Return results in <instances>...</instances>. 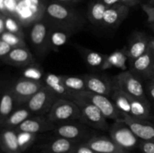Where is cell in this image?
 I'll return each mask as SVG.
<instances>
[{
	"label": "cell",
	"mask_w": 154,
	"mask_h": 153,
	"mask_svg": "<svg viewBox=\"0 0 154 153\" xmlns=\"http://www.w3.org/2000/svg\"><path fill=\"white\" fill-rule=\"evenodd\" d=\"M45 16L51 26L65 28L73 33L81 29L85 24V20L79 12L69 5L54 1L46 4Z\"/></svg>",
	"instance_id": "obj_1"
},
{
	"label": "cell",
	"mask_w": 154,
	"mask_h": 153,
	"mask_svg": "<svg viewBox=\"0 0 154 153\" xmlns=\"http://www.w3.org/2000/svg\"><path fill=\"white\" fill-rule=\"evenodd\" d=\"M72 100H75L81 110L80 121L87 125L95 129L106 130L108 129L107 118L100 110L87 99L78 95H73Z\"/></svg>",
	"instance_id": "obj_2"
},
{
	"label": "cell",
	"mask_w": 154,
	"mask_h": 153,
	"mask_svg": "<svg viewBox=\"0 0 154 153\" xmlns=\"http://www.w3.org/2000/svg\"><path fill=\"white\" fill-rule=\"evenodd\" d=\"M47 117L52 122H68L80 119L81 110L72 99L59 98L54 103Z\"/></svg>",
	"instance_id": "obj_3"
},
{
	"label": "cell",
	"mask_w": 154,
	"mask_h": 153,
	"mask_svg": "<svg viewBox=\"0 0 154 153\" xmlns=\"http://www.w3.org/2000/svg\"><path fill=\"white\" fill-rule=\"evenodd\" d=\"M110 137L123 149L129 152L138 146L140 140L123 121H115L109 129Z\"/></svg>",
	"instance_id": "obj_4"
},
{
	"label": "cell",
	"mask_w": 154,
	"mask_h": 153,
	"mask_svg": "<svg viewBox=\"0 0 154 153\" xmlns=\"http://www.w3.org/2000/svg\"><path fill=\"white\" fill-rule=\"evenodd\" d=\"M58 98V96L51 88L44 85L25 105L33 115L44 116L48 114Z\"/></svg>",
	"instance_id": "obj_5"
},
{
	"label": "cell",
	"mask_w": 154,
	"mask_h": 153,
	"mask_svg": "<svg viewBox=\"0 0 154 153\" xmlns=\"http://www.w3.org/2000/svg\"><path fill=\"white\" fill-rule=\"evenodd\" d=\"M73 95L80 96L90 100L100 110L107 118L113 119L114 121H120L123 119V113L117 109L114 102L110 100L108 96L96 94L87 90Z\"/></svg>",
	"instance_id": "obj_6"
},
{
	"label": "cell",
	"mask_w": 154,
	"mask_h": 153,
	"mask_svg": "<svg viewBox=\"0 0 154 153\" xmlns=\"http://www.w3.org/2000/svg\"><path fill=\"white\" fill-rule=\"evenodd\" d=\"M51 26L46 20H39L32 25L29 38L33 47L40 56H45L49 49Z\"/></svg>",
	"instance_id": "obj_7"
},
{
	"label": "cell",
	"mask_w": 154,
	"mask_h": 153,
	"mask_svg": "<svg viewBox=\"0 0 154 153\" xmlns=\"http://www.w3.org/2000/svg\"><path fill=\"white\" fill-rule=\"evenodd\" d=\"M117 86L129 95L135 98H146L144 87L141 78L131 70H123L115 76Z\"/></svg>",
	"instance_id": "obj_8"
},
{
	"label": "cell",
	"mask_w": 154,
	"mask_h": 153,
	"mask_svg": "<svg viewBox=\"0 0 154 153\" xmlns=\"http://www.w3.org/2000/svg\"><path fill=\"white\" fill-rule=\"evenodd\" d=\"M44 85L43 82L31 80L24 77L17 80L11 86L16 100L17 106L25 105Z\"/></svg>",
	"instance_id": "obj_9"
},
{
	"label": "cell",
	"mask_w": 154,
	"mask_h": 153,
	"mask_svg": "<svg viewBox=\"0 0 154 153\" xmlns=\"http://www.w3.org/2000/svg\"><path fill=\"white\" fill-rule=\"evenodd\" d=\"M54 131L60 137L66 138L77 142H85L91 136L90 131L86 126L72 122L60 123L55 127Z\"/></svg>",
	"instance_id": "obj_10"
},
{
	"label": "cell",
	"mask_w": 154,
	"mask_h": 153,
	"mask_svg": "<svg viewBox=\"0 0 154 153\" xmlns=\"http://www.w3.org/2000/svg\"><path fill=\"white\" fill-rule=\"evenodd\" d=\"M129 126L139 140L154 142V124L148 119H139L126 113H123V119Z\"/></svg>",
	"instance_id": "obj_11"
},
{
	"label": "cell",
	"mask_w": 154,
	"mask_h": 153,
	"mask_svg": "<svg viewBox=\"0 0 154 153\" xmlns=\"http://www.w3.org/2000/svg\"><path fill=\"white\" fill-rule=\"evenodd\" d=\"M153 62L154 52L150 43L148 50L143 55L130 61V70L140 78L151 79Z\"/></svg>",
	"instance_id": "obj_12"
},
{
	"label": "cell",
	"mask_w": 154,
	"mask_h": 153,
	"mask_svg": "<svg viewBox=\"0 0 154 153\" xmlns=\"http://www.w3.org/2000/svg\"><path fill=\"white\" fill-rule=\"evenodd\" d=\"M54 123L48 119V117L44 116H36L34 117H29L22 124L15 128L17 132L24 131L33 134H39L43 132L54 130Z\"/></svg>",
	"instance_id": "obj_13"
},
{
	"label": "cell",
	"mask_w": 154,
	"mask_h": 153,
	"mask_svg": "<svg viewBox=\"0 0 154 153\" xmlns=\"http://www.w3.org/2000/svg\"><path fill=\"white\" fill-rule=\"evenodd\" d=\"M150 37L145 33L141 32H136L134 33L126 46V52L129 61L135 59L141 56L148 50L150 43Z\"/></svg>",
	"instance_id": "obj_14"
},
{
	"label": "cell",
	"mask_w": 154,
	"mask_h": 153,
	"mask_svg": "<svg viewBox=\"0 0 154 153\" xmlns=\"http://www.w3.org/2000/svg\"><path fill=\"white\" fill-rule=\"evenodd\" d=\"M84 142L98 153H129L119 146L110 136H93Z\"/></svg>",
	"instance_id": "obj_15"
},
{
	"label": "cell",
	"mask_w": 154,
	"mask_h": 153,
	"mask_svg": "<svg viewBox=\"0 0 154 153\" xmlns=\"http://www.w3.org/2000/svg\"><path fill=\"white\" fill-rule=\"evenodd\" d=\"M84 76L87 91L106 96L111 94L114 86L109 79L96 74H87Z\"/></svg>",
	"instance_id": "obj_16"
},
{
	"label": "cell",
	"mask_w": 154,
	"mask_h": 153,
	"mask_svg": "<svg viewBox=\"0 0 154 153\" xmlns=\"http://www.w3.org/2000/svg\"><path fill=\"white\" fill-rule=\"evenodd\" d=\"M130 8L123 4H116L107 8L102 26L107 28H116L127 17Z\"/></svg>",
	"instance_id": "obj_17"
},
{
	"label": "cell",
	"mask_w": 154,
	"mask_h": 153,
	"mask_svg": "<svg viewBox=\"0 0 154 153\" xmlns=\"http://www.w3.org/2000/svg\"><path fill=\"white\" fill-rule=\"evenodd\" d=\"M3 62L15 67H26L34 64L35 58L27 46L13 48L8 56L2 60Z\"/></svg>",
	"instance_id": "obj_18"
},
{
	"label": "cell",
	"mask_w": 154,
	"mask_h": 153,
	"mask_svg": "<svg viewBox=\"0 0 154 153\" xmlns=\"http://www.w3.org/2000/svg\"><path fill=\"white\" fill-rule=\"evenodd\" d=\"M45 86L51 88L59 98L72 99L73 94L66 88L63 80V75L48 73L45 74L44 79Z\"/></svg>",
	"instance_id": "obj_19"
},
{
	"label": "cell",
	"mask_w": 154,
	"mask_h": 153,
	"mask_svg": "<svg viewBox=\"0 0 154 153\" xmlns=\"http://www.w3.org/2000/svg\"><path fill=\"white\" fill-rule=\"evenodd\" d=\"M51 26V25H50ZM74 33L65 28L51 26L49 32V49L50 50H60L61 47L66 44L69 38Z\"/></svg>",
	"instance_id": "obj_20"
},
{
	"label": "cell",
	"mask_w": 154,
	"mask_h": 153,
	"mask_svg": "<svg viewBox=\"0 0 154 153\" xmlns=\"http://www.w3.org/2000/svg\"><path fill=\"white\" fill-rule=\"evenodd\" d=\"M0 146L4 153H22L18 142L17 132L13 128H3Z\"/></svg>",
	"instance_id": "obj_21"
},
{
	"label": "cell",
	"mask_w": 154,
	"mask_h": 153,
	"mask_svg": "<svg viewBox=\"0 0 154 153\" xmlns=\"http://www.w3.org/2000/svg\"><path fill=\"white\" fill-rule=\"evenodd\" d=\"M129 59L127 52H126V46L120 50H117L111 53L108 54L102 65L101 70H105L108 69L116 68L123 70H126V62Z\"/></svg>",
	"instance_id": "obj_22"
},
{
	"label": "cell",
	"mask_w": 154,
	"mask_h": 153,
	"mask_svg": "<svg viewBox=\"0 0 154 153\" xmlns=\"http://www.w3.org/2000/svg\"><path fill=\"white\" fill-rule=\"evenodd\" d=\"M78 143L79 142L58 136L42 146V149L45 153H72Z\"/></svg>",
	"instance_id": "obj_23"
},
{
	"label": "cell",
	"mask_w": 154,
	"mask_h": 153,
	"mask_svg": "<svg viewBox=\"0 0 154 153\" xmlns=\"http://www.w3.org/2000/svg\"><path fill=\"white\" fill-rule=\"evenodd\" d=\"M76 48L82 57L84 62L92 68L101 70L105 62L108 54H103L93 50L87 49L81 46H77Z\"/></svg>",
	"instance_id": "obj_24"
},
{
	"label": "cell",
	"mask_w": 154,
	"mask_h": 153,
	"mask_svg": "<svg viewBox=\"0 0 154 153\" xmlns=\"http://www.w3.org/2000/svg\"><path fill=\"white\" fill-rule=\"evenodd\" d=\"M130 116L139 119H148L150 117V104L147 98L131 96Z\"/></svg>",
	"instance_id": "obj_25"
},
{
	"label": "cell",
	"mask_w": 154,
	"mask_h": 153,
	"mask_svg": "<svg viewBox=\"0 0 154 153\" xmlns=\"http://www.w3.org/2000/svg\"><path fill=\"white\" fill-rule=\"evenodd\" d=\"M17 106L16 100L11 87H8L2 92L0 104V124H2L9 115Z\"/></svg>",
	"instance_id": "obj_26"
},
{
	"label": "cell",
	"mask_w": 154,
	"mask_h": 153,
	"mask_svg": "<svg viewBox=\"0 0 154 153\" xmlns=\"http://www.w3.org/2000/svg\"><path fill=\"white\" fill-rule=\"evenodd\" d=\"M32 115L33 114L32 113L31 111L27 108L26 105H24L23 106H21L14 110L1 125L4 128H6L15 129L27 118L31 117Z\"/></svg>",
	"instance_id": "obj_27"
},
{
	"label": "cell",
	"mask_w": 154,
	"mask_h": 153,
	"mask_svg": "<svg viewBox=\"0 0 154 153\" xmlns=\"http://www.w3.org/2000/svg\"><path fill=\"white\" fill-rule=\"evenodd\" d=\"M111 95L117 109L122 113L129 115L131 112V95L128 94L116 85L114 86Z\"/></svg>",
	"instance_id": "obj_28"
},
{
	"label": "cell",
	"mask_w": 154,
	"mask_h": 153,
	"mask_svg": "<svg viewBox=\"0 0 154 153\" xmlns=\"http://www.w3.org/2000/svg\"><path fill=\"white\" fill-rule=\"evenodd\" d=\"M107 8L108 7L99 0L90 3L87 10V16L90 22L96 26L102 25Z\"/></svg>",
	"instance_id": "obj_29"
},
{
	"label": "cell",
	"mask_w": 154,
	"mask_h": 153,
	"mask_svg": "<svg viewBox=\"0 0 154 153\" xmlns=\"http://www.w3.org/2000/svg\"><path fill=\"white\" fill-rule=\"evenodd\" d=\"M63 80L66 88L72 94H78L87 90L85 78L84 76L63 75Z\"/></svg>",
	"instance_id": "obj_30"
},
{
	"label": "cell",
	"mask_w": 154,
	"mask_h": 153,
	"mask_svg": "<svg viewBox=\"0 0 154 153\" xmlns=\"http://www.w3.org/2000/svg\"><path fill=\"white\" fill-rule=\"evenodd\" d=\"M22 75L23 77L26 79L43 82L45 76L44 74L43 69L35 63L24 68L23 70L22 71Z\"/></svg>",
	"instance_id": "obj_31"
},
{
	"label": "cell",
	"mask_w": 154,
	"mask_h": 153,
	"mask_svg": "<svg viewBox=\"0 0 154 153\" xmlns=\"http://www.w3.org/2000/svg\"><path fill=\"white\" fill-rule=\"evenodd\" d=\"M0 40L5 41L6 43L8 44L13 48L26 47V46H27L25 39H24V36L14 34V33L9 32L8 31H5L2 34H1Z\"/></svg>",
	"instance_id": "obj_32"
},
{
	"label": "cell",
	"mask_w": 154,
	"mask_h": 153,
	"mask_svg": "<svg viewBox=\"0 0 154 153\" xmlns=\"http://www.w3.org/2000/svg\"><path fill=\"white\" fill-rule=\"evenodd\" d=\"M37 134L29 133V132L19 131L17 132L18 142L22 152L26 151L37 140Z\"/></svg>",
	"instance_id": "obj_33"
},
{
	"label": "cell",
	"mask_w": 154,
	"mask_h": 153,
	"mask_svg": "<svg viewBox=\"0 0 154 153\" xmlns=\"http://www.w3.org/2000/svg\"><path fill=\"white\" fill-rule=\"evenodd\" d=\"M22 26L23 25L21 22L14 15H5L6 31L14 33V34L24 36Z\"/></svg>",
	"instance_id": "obj_34"
},
{
	"label": "cell",
	"mask_w": 154,
	"mask_h": 153,
	"mask_svg": "<svg viewBox=\"0 0 154 153\" xmlns=\"http://www.w3.org/2000/svg\"><path fill=\"white\" fill-rule=\"evenodd\" d=\"M141 8L147 15V22L150 24L154 22V4L144 3L141 4Z\"/></svg>",
	"instance_id": "obj_35"
},
{
	"label": "cell",
	"mask_w": 154,
	"mask_h": 153,
	"mask_svg": "<svg viewBox=\"0 0 154 153\" xmlns=\"http://www.w3.org/2000/svg\"><path fill=\"white\" fill-rule=\"evenodd\" d=\"M142 153H154V142L153 141H140L138 145Z\"/></svg>",
	"instance_id": "obj_36"
},
{
	"label": "cell",
	"mask_w": 154,
	"mask_h": 153,
	"mask_svg": "<svg viewBox=\"0 0 154 153\" xmlns=\"http://www.w3.org/2000/svg\"><path fill=\"white\" fill-rule=\"evenodd\" d=\"M72 153H98L93 148L87 146L85 142H79L77 144Z\"/></svg>",
	"instance_id": "obj_37"
},
{
	"label": "cell",
	"mask_w": 154,
	"mask_h": 153,
	"mask_svg": "<svg viewBox=\"0 0 154 153\" xmlns=\"http://www.w3.org/2000/svg\"><path fill=\"white\" fill-rule=\"evenodd\" d=\"M13 50L11 46L2 40H0V57L2 60H4L8 56L11 51Z\"/></svg>",
	"instance_id": "obj_38"
},
{
	"label": "cell",
	"mask_w": 154,
	"mask_h": 153,
	"mask_svg": "<svg viewBox=\"0 0 154 153\" xmlns=\"http://www.w3.org/2000/svg\"><path fill=\"white\" fill-rule=\"evenodd\" d=\"M146 88H147V92L150 97L154 100V82L153 80H150V81L147 82Z\"/></svg>",
	"instance_id": "obj_39"
},
{
	"label": "cell",
	"mask_w": 154,
	"mask_h": 153,
	"mask_svg": "<svg viewBox=\"0 0 154 153\" xmlns=\"http://www.w3.org/2000/svg\"><path fill=\"white\" fill-rule=\"evenodd\" d=\"M99 1L102 2L108 8L111 7V6H114L116 4H122L121 0H99Z\"/></svg>",
	"instance_id": "obj_40"
},
{
	"label": "cell",
	"mask_w": 154,
	"mask_h": 153,
	"mask_svg": "<svg viewBox=\"0 0 154 153\" xmlns=\"http://www.w3.org/2000/svg\"><path fill=\"white\" fill-rule=\"evenodd\" d=\"M6 31L5 15L0 14V34Z\"/></svg>",
	"instance_id": "obj_41"
},
{
	"label": "cell",
	"mask_w": 154,
	"mask_h": 153,
	"mask_svg": "<svg viewBox=\"0 0 154 153\" xmlns=\"http://www.w3.org/2000/svg\"><path fill=\"white\" fill-rule=\"evenodd\" d=\"M139 2L140 0H121L122 4H125L129 8L136 5L138 3H139Z\"/></svg>",
	"instance_id": "obj_42"
},
{
	"label": "cell",
	"mask_w": 154,
	"mask_h": 153,
	"mask_svg": "<svg viewBox=\"0 0 154 153\" xmlns=\"http://www.w3.org/2000/svg\"><path fill=\"white\" fill-rule=\"evenodd\" d=\"M54 2H56L60 3V4H66V5H69L71 4H75V3L79 2L81 0H53Z\"/></svg>",
	"instance_id": "obj_43"
},
{
	"label": "cell",
	"mask_w": 154,
	"mask_h": 153,
	"mask_svg": "<svg viewBox=\"0 0 154 153\" xmlns=\"http://www.w3.org/2000/svg\"><path fill=\"white\" fill-rule=\"evenodd\" d=\"M150 28H152V30L154 31V22H153V23H150Z\"/></svg>",
	"instance_id": "obj_44"
},
{
	"label": "cell",
	"mask_w": 154,
	"mask_h": 153,
	"mask_svg": "<svg viewBox=\"0 0 154 153\" xmlns=\"http://www.w3.org/2000/svg\"><path fill=\"white\" fill-rule=\"evenodd\" d=\"M149 4H154V0H148V2Z\"/></svg>",
	"instance_id": "obj_45"
},
{
	"label": "cell",
	"mask_w": 154,
	"mask_h": 153,
	"mask_svg": "<svg viewBox=\"0 0 154 153\" xmlns=\"http://www.w3.org/2000/svg\"><path fill=\"white\" fill-rule=\"evenodd\" d=\"M152 74H153L152 77H154V62H153V70H152Z\"/></svg>",
	"instance_id": "obj_46"
},
{
	"label": "cell",
	"mask_w": 154,
	"mask_h": 153,
	"mask_svg": "<svg viewBox=\"0 0 154 153\" xmlns=\"http://www.w3.org/2000/svg\"><path fill=\"white\" fill-rule=\"evenodd\" d=\"M150 80H153V82H154V77H152V78H151V79H150Z\"/></svg>",
	"instance_id": "obj_47"
}]
</instances>
